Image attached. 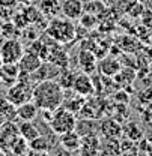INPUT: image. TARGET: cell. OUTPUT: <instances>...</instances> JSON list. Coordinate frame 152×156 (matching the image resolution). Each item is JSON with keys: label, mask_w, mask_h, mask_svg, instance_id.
<instances>
[{"label": "cell", "mask_w": 152, "mask_h": 156, "mask_svg": "<svg viewBox=\"0 0 152 156\" xmlns=\"http://www.w3.org/2000/svg\"><path fill=\"white\" fill-rule=\"evenodd\" d=\"M76 114L72 111L66 110L65 107H59L57 110H54L51 114V119H50V128L57 135H63L66 132L76 131Z\"/></svg>", "instance_id": "cell-2"}, {"label": "cell", "mask_w": 152, "mask_h": 156, "mask_svg": "<svg viewBox=\"0 0 152 156\" xmlns=\"http://www.w3.org/2000/svg\"><path fill=\"white\" fill-rule=\"evenodd\" d=\"M120 69H122V66H120V63L117 62V58L106 57V58H102L101 63H99V71H101L102 75H106V77H114Z\"/></svg>", "instance_id": "cell-15"}, {"label": "cell", "mask_w": 152, "mask_h": 156, "mask_svg": "<svg viewBox=\"0 0 152 156\" xmlns=\"http://www.w3.org/2000/svg\"><path fill=\"white\" fill-rule=\"evenodd\" d=\"M42 62L44 60L39 57L36 53H33V51L29 50V51H24V54L18 60V68H20V71H23V72L32 74V72H35L39 66L42 65Z\"/></svg>", "instance_id": "cell-7"}, {"label": "cell", "mask_w": 152, "mask_h": 156, "mask_svg": "<svg viewBox=\"0 0 152 156\" xmlns=\"http://www.w3.org/2000/svg\"><path fill=\"white\" fill-rule=\"evenodd\" d=\"M0 113L6 119V122H11V120L17 119V107L14 104H11L6 98L0 99Z\"/></svg>", "instance_id": "cell-18"}, {"label": "cell", "mask_w": 152, "mask_h": 156, "mask_svg": "<svg viewBox=\"0 0 152 156\" xmlns=\"http://www.w3.org/2000/svg\"><path fill=\"white\" fill-rule=\"evenodd\" d=\"M78 60H80V66H81L83 72L92 74L96 71V57L94 53H91V50L84 51V48H83L78 54Z\"/></svg>", "instance_id": "cell-14"}, {"label": "cell", "mask_w": 152, "mask_h": 156, "mask_svg": "<svg viewBox=\"0 0 152 156\" xmlns=\"http://www.w3.org/2000/svg\"><path fill=\"white\" fill-rule=\"evenodd\" d=\"M29 149L30 150H39V152H48L50 149V141L44 135H38L36 138L29 141Z\"/></svg>", "instance_id": "cell-20"}, {"label": "cell", "mask_w": 152, "mask_h": 156, "mask_svg": "<svg viewBox=\"0 0 152 156\" xmlns=\"http://www.w3.org/2000/svg\"><path fill=\"white\" fill-rule=\"evenodd\" d=\"M99 131L104 138H119L122 135V125L116 119H106L99 125Z\"/></svg>", "instance_id": "cell-11"}, {"label": "cell", "mask_w": 152, "mask_h": 156, "mask_svg": "<svg viewBox=\"0 0 152 156\" xmlns=\"http://www.w3.org/2000/svg\"><path fill=\"white\" fill-rule=\"evenodd\" d=\"M72 90L84 98L94 95V93H95V87H94V81L91 80L89 74L81 72V74L76 75L74 84H72Z\"/></svg>", "instance_id": "cell-6"}, {"label": "cell", "mask_w": 152, "mask_h": 156, "mask_svg": "<svg viewBox=\"0 0 152 156\" xmlns=\"http://www.w3.org/2000/svg\"><path fill=\"white\" fill-rule=\"evenodd\" d=\"M18 132H20V136H21V138H24L27 143H29L30 140L36 138L38 135H41L39 129L33 125V122H23V123L20 125Z\"/></svg>", "instance_id": "cell-17"}, {"label": "cell", "mask_w": 152, "mask_h": 156, "mask_svg": "<svg viewBox=\"0 0 152 156\" xmlns=\"http://www.w3.org/2000/svg\"><path fill=\"white\" fill-rule=\"evenodd\" d=\"M96 156H122L119 138H104V141H99Z\"/></svg>", "instance_id": "cell-9"}, {"label": "cell", "mask_w": 152, "mask_h": 156, "mask_svg": "<svg viewBox=\"0 0 152 156\" xmlns=\"http://www.w3.org/2000/svg\"><path fill=\"white\" fill-rule=\"evenodd\" d=\"M24 54V47L17 39H6L0 45V58L2 63H18L21 56Z\"/></svg>", "instance_id": "cell-5"}, {"label": "cell", "mask_w": 152, "mask_h": 156, "mask_svg": "<svg viewBox=\"0 0 152 156\" xmlns=\"http://www.w3.org/2000/svg\"><path fill=\"white\" fill-rule=\"evenodd\" d=\"M65 98V90L56 80H44L33 86L32 101L39 110L54 111L62 107Z\"/></svg>", "instance_id": "cell-1"}, {"label": "cell", "mask_w": 152, "mask_h": 156, "mask_svg": "<svg viewBox=\"0 0 152 156\" xmlns=\"http://www.w3.org/2000/svg\"><path fill=\"white\" fill-rule=\"evenodd\" d=\"M18 3V0H0V6H3V8H11V9H14V6Z\"/></svg>", "instance_id": "cell-24"}, {"label": "cell", "mask_w": 152, "mask_h": 156, "mask_svg": "<svg viewBox=\"0 0 152 156\" xmlns=\"http://www.w3.org/2000/svg\"><path fill=\"white\" fill-rule=\"evenodd\" d=\"M60 12L68 20H78L84 12V6L81 0H63L60 5Z\"/></svg>", "instance_id": "cell-8"}, {"label": "cell", "mask_w": 152, "mask_h": 156, "mask_svg": "<svg viewBox=\"0 0 152 156\" xmlns=\"http://www.w3.org/2000/svg\"><path fill=\"white\" fill-rule=\"evenodd\" d=\"M47 32L51 38L59 42H71L76 38V27L71 23V20L68 18L62 20L59 17H53L51 21L48 23Z\"/></svg>", "instance_id": "cell-3"}, {"label": "cell", "mask_w": 152, "mask_h": 156, "mask_svg": "<svg viewBox=\"0 0 152 156\" xmlns=\"http://www.w3.org/2000/svg\"><path fill=\"white\" fill-rule=\"evenodd\" d=\"M151 0H140V3H149Z\"/></svg>", "instance_id": "cell-27"}, {"label": "cell", "mask_w": 152, "mask_h": 156, "mask_svg": "<svg viewBox=\"0 0 152 156\" xmlns=\"http://www.w3.org/2000/svg\"><path fill=\"white\" fill-rule=\"evenodd\" d=\"M122 131L125 132V135L128 140H131V141H139L140 138H143V131L140 129V126L137 125V123H128L125 128H122Z\"/></svg>", "instance_id": "cell-21"}, {"label": "cell", "mask_w": 152, "mask_h": 156, "mask_svg": "<svg viewBox=\"0 0 152 156\" xmlns=\"http://www.w3.org/2000/svg\"><path fill=\"white\" fill-rule=\"evenodd\" d=\"M149 11H151V12H152V0H151V2H149Z\"/></svg>", "instance_id": "cell-28"}, {"label": "cell", "mask_w": 152, "mask_h": 156, "mask_svg": "<svg viewBox=\"0 0 152 156\" xmlns=\"http://www.w3.org/2000/svg\"><path fill=\"white\" fill-rule=\"evenodd\" d=\"M18 2H21V3H33L35 0H18Z\"/></svg>", "instance_id": "cell-26"}, {"label": "cell", "mask_w": 152, "mask_h": 156, "mask_svg": "<svg viewBox=\"0 0 152 156\" xmlns=\"http://www.w3.org/2000/svg\"><path fill=\"white\" fill-rule=\"evenodd\" d=\"M149 44H151V47H152V33H151V38H149Z\"/></svg>", "instance_id": "cell-29"}, {"label": "cell", "mask_w": 152, "mask_h": 156, "mask_svg": "<svg viewBox=\"0 0 152 156\" xmlns=\"http://www.w3.org/2000/svg\"><path fill=\"white\" fill-rule=\"evenodd\" d=\"M83 6H84V11H86V12H91V14H96L98 11H101V9L104 8V5L99 3L98 0H92V2H89L87 5H83Z\"/></svg>", "instance_id": "cell-23"}, {"label": "cell", "mask_w": 152, "mask_h": 156, "mask_svg": "<svg viewBox=\"0 0 152 156\" xmlns=\"http://www.w3.org/2000/svg\"><path fill=\"white\" fill-rule=\"evenodd\" d=\"M32 92H33V86L30 84V81H17L12 86H9L6 92V99L15 107H18L32 99Z\"/></svg>", "instance_id": "cell-4"}, {"label": "cell", "mask_w": 152, "mask_h": 156, "mask_svg": "<svg viewBox=\"0 0 152 156\" xmlns=\"http://www.w3.org/2000/svg\"><path fill=\"white\" fill-rule=\"evenodd\" d=\"M80 21H81V24L84 26V27H92L94 24H96V18L94 14H91V12H83L81 14V17H80Z\"/></svg>", "instance_id": "cell-22"}, {"label": "cell", "mask_w": 152, "mask_h": 156, "mask_svg": "<svg viewBox=\"0 0 152 156\" xmlns=\"http://www.w3.org/2000/svg\"><path fill=\"white\" fill-rule=\"evenodd\" d=\"M18 74V63H2V66H0V83H5L9 87L14 83H17Z\"/></svg>", "instance_id": "cell-10"}, {"label": "cell", "mask_w": 152, "mask_h": 156, "mask_svg": "<svg viewBox=\"0 0 152 156\" xmlns=\"http://www.w3.org/2000/svg\"><path fill=\"white\" fill-rule=\"evenodd\" d=\"M39 108L35 105L33 101H27L17 107V117L23 122H33L38 117Z\"/></svg>", "instance_id": "cell-12"}, {"label": "cell", "mask_w": 152, "mask_h": 156, "mask_svg": "<svg viewBox=\"0 0 152 156\" xmlns=\"http://www.w3.org/2000/svg\"><path fill=\"white\" fill-rule=\"evenodd\" d=\"M59 84L62 86V89L63 90H69V89H72V84H74V80H76V75H74V72H71V71H68V69H60V72H59Z\"/></svg>", "instance_id": "cell-19"}, {"label": "cell", "mask_w": 152, "mask_h": 156, "mask_svg": "<svg viewBox=\"0 0 152 156\" xmlns=\"http://www.w3.org/2000/svg\"><path fill=\"white\" fill-rule=\"evenodd\" d=\"M29 156H48V152H39V150H30Z\"/></svg>", "instance_id": "cell-25"}, {"label": "cell", "mask_w": 152, "mask_h": 156, "mask_svg": "<svg viewBox=\"0 0 152 156\" xmlns=\"http://www.w3.org/2000/svg\"><path fill=\"white\" fill-rule=\"evenodd\" d=\"M60 0H36V6L42 15H47L50 18L57 17V14L60 12Z\"/></svg>", "instance_id": "cell-13"}, {"label": "cell", "mask_w": 152, "mask_h": 156, "mask_svg": "<svg viewBox=\"0 0 152 156\" xmlns=\"http://www.w3.org/2000/svg\"><path fill=\"white\" fill-rule=\"evenodd\" d=\"M60 144L66 150H77L81 144V138L77 134V131H71V132H66V134L60 135Z\"/></svg>", "instance_id": "cell-16"}]
</instances>
